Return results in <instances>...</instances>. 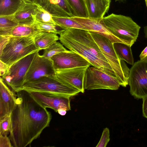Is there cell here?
Here are the masks:
<instances>
[{
  "instance_id": "34",
  "label": "cell",
  "mask_w": 147,
  "mask_h": 147,
  "mask_svg": "<svg viewBox=\"0 0 147 147\" xmlns=\"http://www.w3.org/2000/svg\"><path fill=\"white\" fill-rule=\"evenodd\" d=\"M142 113L144 117L147 119V96L143 98Z\"/></svg>"
},
{
  "instance_id": "6",
  "label": "cell",
  "mask_w": 147,
  "mask_h": 147,
  "mask_svg": "<svg viewBox=\"0 0 147 147\" xmlns=\"http://www.w3.org/2000/svg\"><path fill=\"white\" fill-rule=\"evenodd\" d=\"M40 50L35 45L33 38L12 36L0 54V60L10 68L23 58Z\"/></svg>"
},
{
  "instance_id": "8",
  "label": "cell",
  "mask_w": 147,
  "mask_h": 147,
  "mask_svg": "<svg viewBox=\"0 0 147 147\" xmlns=\"http://www.w3.org/2000/svg\"><path fill=\"white\" fill-rule=\"evenodd\" d=\"M36 52L27 55L13 64L7 74L1 77L15 92L22 90L26 74Z\"/></svg>"
},
{
  "instance_id": "23",
  "label": "cell",
  "mask_w": 147,
  "mask_h": 147,
  "mask_svg": "<svg viewBox=\"0 0 147 147\" xmlns=\"http://www.w3.org/2000/svg\"><path fill=\"white\" fill-rule=\"evenodd\" d=\"M115 50L121 60L126 61L133 65L134 60L130 46L122 43L116 42L113 44Z\"/></svg>"
},
{
  "instance_id": "40",
  "label": "cell",
  "mask_w": 147,
  "mask_h": 147,
  "mask_svg": "<svg viewBox=\"0 0 147 147\" xmlns=\"http://www.w3.org/2000/svg\"><path fill=\"white\" fill-rule=\"evenodd\" d=\"M115 0L116 1H122L123 0Z\"/></svg>"
},
{
  "instance_id": "30",
  "label": "cell",
  "mask_w": 147,
  "mask_h": 147,
  "mask_svg": "<svg viewBox=\"0 0 147 147\" xmlns=\"http://www.w3.org/2000/svg\"><path fill=\"white\" fill-rule=\"evenodd\" d=\"M110 140V131L107 127L104 128L101 138L96 147H106Z\"/></svg>"
},
{
  "instance_id": "12",
  "label": "cell",
  "mask_w": 147,
  "mask_h": 147,
  "mask_svg": "<svg viewBox=\"0 0 147 147\" xmlns=\"http://www.w3.org/2000/svg\"><path fill=\"white\" fill-rule=\"evenodd\" d=\"M51 59L53 61L55 71L91 65L83 57L70 50L57 54Z\"/></svg>"
},
{
  "instance_id": "7",
  "label": "cell",
  "mask_w": 147,
  "mask_h": 147,
  "mask_svg": "<svg viewBox=\"0 0 147 147\" xmlns=\"http://www.w3.org/2000/svg\"><path fill=\"white\" fill-rule=\"evenodd\" d=\"M120 85L117 77L103 70L92 66L88 68L84 80L85 90H117Z\"/></svg>"
},
{
  "instance_id": "38",
  "label": "cell",
  "mask_w": 147,
  "mask_h": 147,
  "mask_svg": "<svg viewBox=\"0 0 147 147\" xmlns=\"http://www.w3.org/2000/svg\"><path fill=\"white\" fill-rule=\"evenodd\" d=\"M24 3H33V0H23Z\"/></svg>"
},
{
  "instance_id": "31",
  "label": "cell",
  "mask_w": 147,
  "mask_h": 147,
  "mask_svg": "<svg viewBox=\"0 0 147 147\" xmlns=\"http://www.w3.org/2000/svg\"><path fill=\"white\" fill-rule=\"evenodd\" d=\"M0 147H13L10 140L7 135H0Z\"/></svg>"
},
{
  "instance_id": "26",
  "label": "cell",
  "mask_w": 147,
  "mask_h": 147,
  "mask_svg": "<svg viewBox=\"0 0 147 147\" xmlns=\"http://www.w3.org/2000/svg\"><path fill=\"white\" fill-rule=\"evenodd\" d=\"M35 22L56 25L53 16L40 5H38L35 14Z\"/></svg>"
},
{
  "instance_id": "14",
  "label": "cell",
  "mask_w": 147,
  "mask_h": 147,
  "mask_svg": "<svg viewBox=\"0 0 147 147\" xmlns=\"http://www.w3.org/2000/svg\"><path fill=\"white\" fill-rule=\"evenodd\" d=\"M9 86L0 77V120L11 115L16 107V95Z\"/></svg>"
},
{
  "instance_id": "13",
  "label": "cell",
  "mask_w": 147,
  "mask_h": 147,
  "mask_svg": "<svg viewBox=\"0 0 147 147\" xmlns=\"http://www.w3.org/2000/svg\"><path fill=\"white\" fill-rule=\"evenodd\" d=\"M33 99L42 107L51 108L56 112L71 110L70 98L68 96H49L38 92L30 93Z\"/></svg>"
},
{
  "instance_id": "3",
  "label": "cell",
  "mask_w": 147,
  "mask_h": 147,
  "mask_svg": "<svg viewBox=\"0 0 147 147\" xmlns=\"http://www.w3.org/2000/svg\"><path fill=\"white\" fill-rule=\"evenodd\" d=\"M101 22L114 35L131 47L136 42L141 28L131 17L121 15L112 13Z\"/></svg>"
},
{
  "instance_id": "4",
  "label": "cell",
  "mask_w": 147,
  "mask_h": 147,
  "mask_svg": "<svg viewBox=\"0 0 147 147\" xmlns=\"http://www.w3.org/2000/svg\"><path fill=\"white\" fill-rule=\"evenodd\" d=\"M90 32L111 67L120 86L126 87L128 84L129 69L124 61L120 59L115 50L114 43L100 34Z\"/></svg>"
},
{
  "instance_id": "36",
  "label": "cell",
  "mask_w": 147,
  "mask_h": 147,
  "mask_svg": "<svg viewBox=\"0 0 147 147\" xmlns=\"http://www.w3.org/2000/svg\"><path fill=\"white\" fill-rule=\"evenodd\" d=\"M33 2L38 5L42 6V0H33Z\"/></svg>"
},
{
  "instance_id": "27",
  "label": "cell",
  "mask_w": 147,
  "mask_h": 147,
  "mask_svg": "<svg viewBox=\"0 0 147 147\" xmlns=\"http://www.w3.org/2000/svg\"><path fill=\"white\" fill-rule=\"evenodd\" d=\"M67 50L61 43L56 41L44 49L42 55L47 58H51L57 54Z\"/></svg>"
},
{
  "instance_id": "10",
  "label": "cell",
  "mask_w": 147,
  "mask_h": 147,
  "mask_svg": "<svg viewBox=\"0 0 147 147\" xmlns=\"http://www.w3.org/2000/svg\"><path fill=\"white\" fill-rule=\"evenodd\" d=\"M39 52H36L27 72L25 83L44 77H52L55 75L52 60L40 55Z\"/></svg>"
},
{
  "instance_id": "37",
  "label": "cell",
  "mask_w": 147,
  "mask_h": 147,
  "mask_svg": "<svg viewBox=\"0 0 147 147\" xmlns=\"http://www.w3.org/2000/svg\"><path fill=\"white\" fill-rule=\"evenodd\" d=\"M144 34L145 37L147 38V26L144 27Z\"/></svg>"
},
{
  "instance_id": "29",
  "label": "cell",
  "mask_w": 147,
  "mask_h": 147,
  "mask_svg": "<svg viewBox=\"0 0 147 147\" xmlns=\"http://www.w3.org/2000/svg\"><path fill=\"white\" fill-rule=\"evenodd\" d=\"M11 115L0 120V135H7L10 131Z\"/></svg>"
},
{
  "instance_id": "11",
  "label": "cell",
  "mask_w": 147,
  "mask_h": 147,
  "mask_svg": "<svg viewBox=\"0 0 147 147\" xmlns=\"http://www.w3.org/2000/svg\"><path fill=\"white\" fill-rule=\"evenodd\" d=\"M89 66H84L55 71V79L84 93V80Z\"/></svg>"
},
{
  "instance_id": "35",
  "label": "cell",
  "mask_w": 147,
  "mask_h": 147,
  "mask_svg": "<svg viewBox=\"0 0 147 147\" xmlns=\"http://www.w3.org/2000/svg\"><path fill=\"white\" fill-rule=\"evenodd\" d=\"M139 57L141 61H147V46L142 52Z\"/></svg>"
},
{
  "instance_id": "18",
  "label": "cell",
  "mask_w": 147,
  "mask_h": 147,
  "mask_svg": "<svg viewBox=\"0 0 147 147\" xmlns=\"http://www.w3.org/2000/svg\"><path fill=\"white\" fill-rule=\"evenodd\" d=\"M38 5L33 3H24L14 14L19 24H33Z\"/></svg>"
},
{
  "instance_id": "25",
  "label": "cell",
  "mask_w": 147,
  "mask_h": 147,
  "mask_svg": "<svg viewBox=\"0 0 147 147\" xmlns=\"http://www.w3.org/2000/svg\"><path fill=\"white\" fill-rule=\"evenodd\" d=\"M73 9L75 16L88 18L84 0H66Z\"/></svg>"
},
{
  "instance_id": "21",
  "label": "cell",
  "mask_w": 147,
  "mask_h": 147,
  "mask_svg": "<svg viewBox=\"0 0 147 147\" xmlns=\"http://www.w3.org/2000/svg\"><path fill=\"white\" fill-rule=\"evenodd\" d=\"M18 25L14 14L0 16V36H11L12 29Z\"/></svg>"
},
{
  "instance_id": "17",
  "label": "cell",
  "mask_w": 147,
  "mask_h": 147,
  "mask_svg": "<svg viewBox=\"0 0 147 147\" xmlns=\"http://www.w3.org/2000/svg\"><path fill=\"white\" fill-rule=\"evenodd\" d=\"M88 18L102 19L109 10L110 0H84Z\"/></svg>"
},
{
  "instance_id": "15",
  "label": "cell",
  "mask_w": 147,
  "mask_h": 147,
  "mask_svg": "<svg viewBox=\"0 0 147 147\" xmlns=\"http://www.w3.org/2000/svg\"><path fill=\"white\" fill-rule=\"evenodd\" d=\"M71 18L87 28L89 31L100 34L108 38L113 43L116 42L125 43L114 35L101 23V20L102 19H94L76 16L71 17Z\"/></svg>"
},
{
  "instance_id": "19",
  "label": "cell",
  "mask_w": 147,
  "mask_h": 147,
  "mask_svg": "<svg viewBox=\"0 0 147 147\" xmlns=\"http://www.w3.org/2000/svg\"><path fill=\"white\" fill-rule=\"evenodd\" d=\"M34 41L37 47L40 50L44 49L59 40L57 34L45 32H41L34 38Z\"/></svg>"
},
{
  "instance_id": "20",
  "label": "cell",
  "mask_w": 147,
  "mask_h": 147,
  "mask_svg": "<svg viewBox=\"0 0 147 147\" xmlns=\"http://www.w3.org/2000/svg\"><path fill=\"white\" fill-rule=\"evenodd\" d=\"M40 32L34 24L31 25L19 24L12 29L11 35L13 36L34 38Z\"/></svg>"
},
{
  "instance_id": "39",
  "label": "cell",
  "mask_w": 147,
  "mask_h": 147,
  "mask_svg": "<svg viewBox=\"0 0 147 147\" xmlns=\"http://www.w3.org/2000/svg\"><path fill=\"white\" fill-rule=\"evenodd\" d=\"M145 1L146 7L147 8V0H145Z\"/></svg>"
},
{
  "instance_id": "2",
  "label": "cell",
  "mask_w": 147,
  "mask_h": 147,
  "mask_svg": "<svg viewBox=\"0 0 147 147\" xmlns=\"http://www.w3.org/2000/svg\"><path fill=\"white\" fill-rule=\"evenodd\" d=\"M59 35V40L66 48L81 55L91 65L115 76L111 67L89 31L70 28L64 30Z\"/></svg>"
},
{
  "instance_id": "28",
  "label": "cell",
  "mask_w": 147,
  "mask_h": 147,
  "mask_svg": "<svg viewBox=\"0 0 147 147\" xmlns=\"http://www.w3.org/2000/svg\"><path fill=\"white\" fill-rule=\"evenodd\" d=\"M34 24L41 32H53L59 35L64 30L59 29L58 28L60 27L54 25L36 22H35Z\"/></svg>"
},
{
  "instance_id": "24",
  "label": "cell",
  "mask_w": 147,
  "mask_h": 147,
  "mask_svg": "<svg viewBox=\"0 0 147 147\" xmlns=\"http://www.w3.org/2000/svg\"><path fill=\"white\" fill-rule=\"evenodd\" d=\"M53 18L56 25L63 29L74 28L88 31L87 28L71 18V17H59L53 16Z\"/></svg>"
},
{
  "instance_id": "9",
  "label": "cell",
  "mask_w": 147,
  "mask_h": 147,
  "mask_svg": "<svg viewBox=\"0 0 147 147\" xmlns=\"http://www.w3.org/2000/svg\"><path fill=\"white\" fill-rule=\"evenodd\" d=\"M128 84L130 94L135 98L147 96V61L138 60L129 69Z\"/></svg>"
},
{
  "instance_id": "33",
  "label": "cell",
  "mask_w": 147,
  "mask_h": 147,
  "mask_svg": "<svg viewBox=\"0 0 147 147\" xmlns=\"http://www.w3.org/2000/svg\"><path fill=\"white\" fill-rule=\"evenodd\" d=\"M9 67L5 63L0 60V76L3 77L8 73Z\"/></svg>"
},
{
  "instance_id": "5",
  "label": "cell",
  "mask_w": 147,
  "mask_h": 147,
  "mask_svg": "<svg viewBox=\"0 0 147 147\" xmlns=\"http://www.w3.org/2000/svg\"><path fill=\"white\" fill-rule=\"evenodd\" d=\"M22 90L30 93L38 92L49 96H73L80 92L78 90L67 85L54 78L44 77L25 83Z\"/></svg>"
},
{
  "instance_id": "32",
  "label": "cell",
  "mask_w": 147,
  "mask_h": 147,
  "mask_svg": "<svg viewBox=\"0 0 147 147\" xmlns=\"http://www.w3.org/2000/svg\"><path fill=\"white\" fill-rule=\"evenodd\" d=\"M12 36H0V54L9 42Z\"/></svg>"
},
{
  "instance_id": "1",
  "label": "cell",
  "mask_w": 147,
  "mask_h": 147,
  "mask_svg": "<svg viewBox=\"0 0 147 147\" xmlns=\"http://www.w3.org/2000/svg\"><path fill=\"white\" fill-rule=\"evenodd\" d=\"M17 93L9 137L13 147H25L30 146L49 126L52 117L51 113L36 102L30 93L22 90Z\"/></svg>"
},
{
  "instance_id": "16",
  "label": "cell",
  "mask_w": 147,
  "mask_h": 147,
  "mask_svg": "<svg viewBox=\"0 0 147 147\" xmlns=\"http://www.w3.org/2000/svg\"><path fill=\"white\" fill-rule=\"evenodd\" d=\"M42 6L54 16H75L73 9L66 0H42Z\"/></svg>"
},
{
  "instance_id": "22",
  "label": "cell",
  "mask_w": 147,
  "mask_h": 147,
  "mask_svg": "<svg viewBox=\"0 0 147 147\" xmlns=\"http://www.w3.org/2000/svg\"><path fill=\"white\" fill-rule=\"evenodd\" d=\"M24 3L23 0H0V16L14 14Z\"/></svg>"
}]
</instances>
